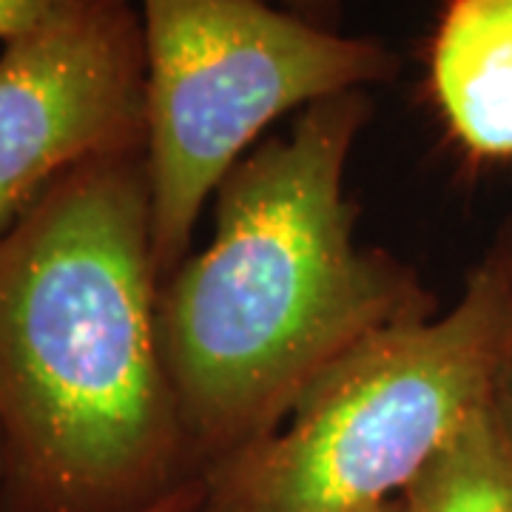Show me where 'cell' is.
<instances>
[{"label": "cell", "instance_id": "1", "mask_svg": "<svg viewBox=\"0 0 512 512\" xmlns=\"http://www.w3.org/2000/svg\"><path fill=\"white\" fill-rule=\"evenodd\" d=\"M160 285L146 151L74 165L0 239V510L137 512L197 481Z\"/></svg>", "mask_w": 512, "mask_h": 512}, {"label": "cell", "instance_id": "2", "mask_svg": "<svg viewBox=\"0 0 512 512\" xmlns=\"http://www.w3.org/2000/svg\"><path fill=\"white\" fill-rule=\"evenodd\" d=\"M367 92L319 100L222 180L208 245L165 276L163 365L197 478L276 433L384 330L436 313L410 265L356 239L348 163Z\"/></svg>", "mask_w": 512, "mask_h": 512}, {"label": "cell", "instance_id": "3", "mask_svg": "<svg viewBox=\"0 0 512 512\" xmlns=\"http://www.w3.org/2000/svg\"><path fill=\"white\" fill-rule=\"evenodd\" d=\"M501 296L484 259L447 311L367 339L268 439L208 467L202 512H370L493 402Z\"/></svg>", "mask_w": 512, "mask_h": 512}, {"label": "cell", "instance_id": "4", "mask_svg": "<svg viewBox=\"0 0 512 512\" xmlns=\"http://www.w3.org/2000/svg\"><path fill=\"white\" fill-rule=\"evenodd\" d=\"M140 26L163 279L191 254L202 211L271 123L399 72L379 40L322 29L268 0H140Z\"/></svg>", "mask_w": 512, "mask_h": 512}, {"label": "cell", "instance_id": "5", "mask_svg": "<svg viewBox=\"0 0 512 512\" xmlns=\"http://www.w3.org/2000/svg\"><path fill=\"white\" fill-rule=\"evenodd\" d=\"M146 151V46L128 0H86L0 52V239L74 165Z\"/></svg>", "mask_w": 512, "mask_h": 512}, {"label": "cell", "instance_id": "6", "mask_svg": "<svg viewBox=\"0 0 512 512\" xmlns=\"http://www.w3.org/2000/svg\"><path fill=\"white\" fill-rule=\"evenodd\" d=\"M430 92L478 160H512V0H450L430 46Z\"/></svg>", "mask_w": 512, "mask_h": 512}, {"label": "cell", "instance_id": "7", "mask_svg": "<svg viewBox=\"0 0 512 512\" xmlns=\"http://www.w3.org/2000/svg\"><path fill=\"white\" fill-rule=\"evenodd\" d=\"M402 501L410 512H512V427L493 402L427 461Z\"/></svg>", "mask_w": 512, "mask_h": 512}, {"label": "cell", "instance_id": "8", "mask_svg": "<svg viewBox=\"0 0 512 512\" xmlns=\"http://www.w3.org/2000/svg\"><path fill=\"white\" fill-rule=\"evenodd\" d=\"M493 265L501 296V328H498V365H495L493 407L512 427V222L484 256Z\"/></svg>", "mask_w": 512, "mask_h": 512}, {"label": "cell", "instance_id": "9", "mask_svg": "<svg viewBox=\"0 0 512 512\" xmlns=\"http://www.w3.org/2000/svg\"><path fill=\"white\" fill-rule=\"evenodd\" d=\"M86 0H0V43L35 32Z\"/></svg>", "mask_w": 512, "mask_h": 512}, {"label": "cell", "instance_id": "10", "mask_svg": "<svg viewBox=\"0 0 512 512\" xmlns=\"http://www.w3.org/2000/svg\"><path fill=\"white\" fill-rule=\"evenodd\" d=\"M268 3H274L279 9L308 20V23H316L322 29H336V20H339L345 0H268Z\"/></svg>", "mask_w": 512, "mask_h": 512}, {"label": "cell", "instance_id": "11", "mask_svg": "<svg viewBox=\"0 0 512 512\" xmlns=\"http://www.w3.org/2000/svg\"><path fill=\"white\" fill-rule=\"evenodd\" d=\"M137 512H202L200 487H197V481H191V484L180 487L177 493L165 495V498H160L157 504L143 507V510H137Z\"/></svg>", "mask_w": 512, "mask_h": 512}, {"label": "cell", "instance_id": "12", "mask_svg": "<svg viewBox=\"0 0 512 512\" xmlns=\"http://www.w3.org/2000/svg\"><path fill=\"white\" fill-rule=\"evenodd\" d=\"M370 512H410L407 510V504H404L402 498H393V501H387V504H382V507H376V510Z\"/></svg>", "mask_w": 512, "mask_h": 512}]
</instances>
